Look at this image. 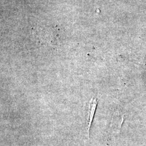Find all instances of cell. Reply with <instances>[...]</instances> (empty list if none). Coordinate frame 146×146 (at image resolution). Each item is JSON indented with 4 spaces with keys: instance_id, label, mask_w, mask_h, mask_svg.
I'll list each match as a JSON object with an SVG mask.
<instances>
[{
    "instance_id": "1",
    "label": "cell",
    "mask_w": 146,
    "mask_h": 146,
    "mask_svg": "<svg viewBox=\"0 0 146 146\" xmlns=\"http://www.w3.org/2000/svg\"><path fill=\"white\" fill-rule=\"evenodd\" d=\"M98 104V101L96 99H92L91 100L90 103H89V125L88 129V131L89 138L90 137V128L92 124V122L94 119V116L95 115V110L96 109Z\"/></svg>"
}]
</instances>
